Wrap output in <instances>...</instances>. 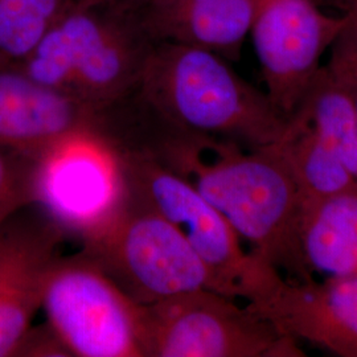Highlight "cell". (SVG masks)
I'll use <instances>...</instances> for the list:
<instances>
[{"label": "cell", "mask_w": 357, "mask_h": 357, "mask_svg": "<svg viewBox=\"0 0 357 357\" xmlns=\"http://www.w3.org/2000/svg\"><path fill=\"white\" fill-rule=\"evenodd\" d=\"M163 166L187 178L250 243L252 255L293 280H312L299 241L302 199L278 141L246 149L190 134Z\"/></svg>", "instance_id": "6da1fadb"}, {"label": "cell", "mask_w": 357, "mask_h": 357, "mask_svg": "<svg viewBox=\"0 0 357 357\" xmlns=\"http://www.w3.org/2000/svg\"><path fill=\"white\" fill-rule=\"evenodd\" d=\"M138 90L180 130L246 149L278 141L287 125L268 93L237 75L222 56L199 47L155 43Z\"/></svg>", "instance_id": "7a4b0ae2"}, {"label": "cell", "mask_w": 357, "mask_h": 357, "mask_svg": "<svg viewBox=\"0 0 357 357\" xmlns=\"http://www.w3.org/2000/svg\"><path fill=\"white\" fill-rule=\"evenodd\" d=\"M132 13L114 4L72 6L16 68L91 105L138 89L153 47Z\"/></svg>", "instance_id": "3957f363"}, {"label": "cell", "mask_w": 357, "mask_h": 357, "mask_svg": "<svg viewBox=\"0 0 357 357\" xmlns=\"http://www.w3.org/2000/svg\"><path fill=\"white\" fill-rule=\"evenodd\" d=\"M81 243V252L138 305L197 289L215 290L191 245L131 185L119 212Z\"/></svg>", "instance_id": "277c9868"}, {"label": "cell", "mask_w": 357, "mask_h": 357, "mask_svg": "<svg viewBox=\"0 0 357 357\" xmlns=\"http://www.w3.org/2000/svg\"><path fill=\"white\" fill-rule=\"evenodd\" d=\"M234 301L197 289L141 305L144 357L303 356L295 339Z\"/></svg>", "instance_id": "5b68a950"}, {"label": "cell", "mask_w": 357, "mask_h": 357, "mask_svg": "<svg viewBox=\"0 0 357 357\" xmlns=\"http://www.w3.org/2000/svg\"><path fill=\"white\" fill-rule=\"evenodd\" d=\"M41 310L72 357H144L141 305L81 250L54 261Z\"/></svg>", "instance_id": "8992f818"}, {"label": "cell", "mask_w": 357, "mask_h": 357, "mask_svg": "<svg viewBox=\"0 0 357 357\" xmlns=\"http://www.w3.org/2000/svg\"><path fill=\"white\" fill-rule=\"evenodd\" d=\"M121 158L130 185L183 234L209 270L217 293L250 302L278 268L245 252L227 218L187 178L150 159Z\"/></svg>", "instance_id": "52a82bcc"}, {"label": "cell", "mask_w": 357, "mask_h": 357, "mask_svg": "<svg viewBox=\"0 0 357 357\" xmlns=\"http://www.w3.org/2000/svg\"><path fill=\"white\" fill-rule=\"evenodd\" d=\"M128 193L121 155L94 137L63 142L36 159L35 205L68 236L82 240L102 229Z\"/></svg>", "instance_id": "ba28073f"}, {"label": "cell", "mask_w": 357, "mask_h": 357, "mask_svg": "<svg viewBox=\"0 0 357 357\" xmlns=\"http://www.w3.org/2000/svg\"><path fill=\"white\" fill-rule=\"evenodd\" d=\"M348 22L330 15L317 0H258L250 28L271 102L286 118L296 110Z\"/></svg>", "instance_id": "9c48e42d"}, {"label": "cell", "mask_w": 357, "mask_h": 357, "mask_svg": "<svg viewBox=\"0 0 357 357\" xmlns=\"http://www.w3.org/2000/svg\"><path fill=\"white\" fill-rule=\"evenodd\" d=\"M66 236L35 204L0 225V357L15 356L32 327Z\"/></svg>", "instance_id": "30bf717a"}, {"label": "cell", "mask_w": 357, "mask_h": 357, "mask_svg": "<svg viewBox=\"0 0 357 357\" xmlns=\"http://www.w3.org/2000/svg\"><path fill=\"white\" fill-rule=\"evenodd\" d=\"M248 306L295 340L357 357V275L299 281L277 270Z\"/></svg>", "instance_id": "8fae6325"}, {"label": "cell", "mask_w": 357, "mask_h": 357, "mask_svg": "<svg viewBox=\"0 0 357 357\" xmlns=\"http://www.w3.org/2000/svg\"><path fill=\"white\" fill-rule=\"evenodd\" d=\"M77 137L103 142L102 105L79 101L16 68H0V147L38 159Z\"/></svg>", "instance_id": "7c38bea8"}, {"label": "cell", "mask_w": 357, "mask_h": 357, "mask_svg": "<svg viewBox=\"0 0 357 357\" xmlns=\"http://www.w3.org/2000/svg\"><path fill=\"white\" fill-rule=\"evenodd\" d=\"M258 0H158L132 13L153 43H178L238 60Z\"/></svg>", "instance_id": "4fadbf2b"}, {"label": "cell", "mask_w": 357, "mask_h": 357, "mask_svg": "<svg viewBox=\"0 0 357 357\" xmlns=\"http://www.w3.org/2000/svg\"><path fill=\"white\" fill-rule=\"evenodd\" d=\"M299 241L305 264L312 274L357 275V192L305 205Z\"/></svg>", "instance_id": "5bb4252c"}, {"label": "cell", "mask_w": 357, "mask_h": 357, "mask_svg": "<svg viewBox=\"0 0 357 357\" xmlns=\"http://www.w3.org/2000/svg\"><path fill=\"white\" fill-rule=\"evenodd\" d=\"M278 143L296 181L302 208L332 196L357 192L356 178L299 112L287 118Z\"/></svg>", "instance_id": "9a60e30c"}, {"label": "cell", "mask_w": 357, "mask_h": 357, "mask_svg": "<svg viewBox=\"0 0 357 357\" xmlns=\"http://www.w3.org/2000/svg\"><path fill=\"white\" fill-rule=\"evenodd\" d=\"M295 112L306 118L357 180V110L351 89L323 66Z\"/></svg>", "instance_id": "2e32d148"}, {"label": "cell", "mask_w": 357, "mask_h": 357, "mask_svg": "<svg viewBox=\"0 0 357 357\" xmlns=\"http://www.w3.org/2000/svg\"><path fill=\"white\" fill-rule=\"evenodd\" d=\"M72 6L70 0H0V68L24 60Z\"/></svg>", "instance_id": "e0dca14e"}, {"label": "cell", "mask_w": 357, "mask_h": 357, "mask_svg": "<svg viewBox=\"0 0 357 357\" xmlns=\"http://www.w3.org/2000/svg\"><path fill=\"white\" fill-rule=\"evenodd\" d=\"M36 159L0 147V225L35 204Z\"/></svg>", "instance_id": "ac0fdd59"}, {"label": "cell", "mask_w": 357, "mask_h": 357, "mask_svg": "<svg viewBox=\"0 0 357 357\" xmlns=\"http://www.w3.org/2000/svg\"><path fill=\"white\" fill-rule=\"evenodd\" d=\"M330 51L328 72L347 86L357 88V8L348 11V22Z\"/></svg>", "instance_id": "d6986e66"}, {"label": "cell", "mask_w": 357, "mask_h": 357, "mask_svg": "<svg viewBox=\"0 0 357 357\" xmlns=\"http://www.w3.org/2000/svg\"><path fill=\"white\" fill-rule=\"evenodd\" d=\"M15 356L72 357V354L61 337L45 321L38 327L28 330Z\"/></svg>", "instance_id": "ffe728a7"}, {"label": "cell", "mask_w": 357, "mask_h": 357, "mask_svg": "<svg viewBox=\"0 0 357 357\" xmlns=\"http://www.w3.org/2000/svg\"><path fill=\"white\" fill-rule=\"evenodd\" d=\"M153 1H158V0H114L112 4H114L118 8L126 13H137L138 10L151 4Z\"/></svg>", "instance_id": "44dd1931"}, {"label": "cell", "mask_w": 357, "mask_h": 357, "mask_svg": "<svg viewBox=\"0 0 357 357\" xmlns=\"http://www.w3.org/2000/svg\"><path fill=\"white\" fill-rule=\"evenodd\" d=\"M75 6H98V4H109L114 0H70Z\"/></svg>", "instance_id": "7402d4cb"}, {"label": "cell", "mask_w": 357, "mask_h": 357, "mask_svg": "<svg viewBox=\"0 0 357 357\" xmlns=\"http://www.w3.org/2000/svg\"><path fill=\"white\" fill-rule=\"evenodd\" d=\"M355 3H356V0H347V13L355 6Z\"/></svg>", "instance_id": "603a6c76"}, {"label": "cell", "mask_w": 357, "mask_h": 357, "mask_svg": "<svg viewBox=\"0 0 357 357\" xmlns=\"http://www.w3.org/2000/svg\"><path fill=\"white\" fill-rule=\"evenodd\" d=\"M351 91H352V96H354V100H355V105H356V110H357V88H351V86H348Z\"/></svg>", "instance_id": "cb8c5ba5"}, {"label": "cell", "mask_w": 357, "mask_h": 357, "mask_svg": "<svg viewBox=\"0 0 357 357\" xmlns=\"http://www.w3.org/2000/svg\"><path fill=\"white\" fill-rule=\"evenodd\" d=\"M352 8H357V0H356V3H355V6H354V7H352ZM352 8H351V10H352Z\"/></svg>", "instance_id": "d4e9b609"}]
</instances>
